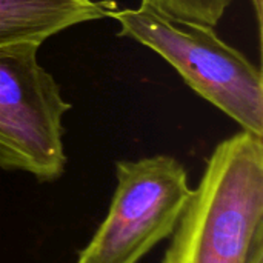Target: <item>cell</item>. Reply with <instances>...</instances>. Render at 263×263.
Returning <instances> with one entry per match:
<instances>
[{"label": "cell", "instance_id": "2", "mask_svg": "<svg viewBox=\"0 0 263 263\" xmlns=\"http://www.w3.org/2000/svg\"><path fill=\"white\" fill-rule=\"evenodd\" d=\"M120 37L160 54L200 97L236 120L243 131L263 137L262 71L214 28L173 20L148 5L114 11Z\"/></svg>", "mask_w": 263, "mask_h": 263}, {"label": "cell", "instance_id": "1", "mask_svg": "<svg viewBox=\"0 0 263 263\" xmlns=\"http://www.w3.org/2000/svg\"><path fill=\"white\" fill-rule=\"evenodd\" d=\"M162 263H263V137L216 146Z\"/></svg>", "mask_w": 263, "mask_h": 263}, {"label": "cell", "instance_id": "4", "mask_svg": "<svg viewBox=\"0 0 263 263\" xmlns=\"http://www.w3.org/2000/svg\"><path fill=\"white\" fill-rule=\"evenodd\" d=\"M109 211L77 263H140L170 237L191 196L183 165L165 154L116 165Z\"/></svg>", "mask_w": 263, "mask_h": 263}, {"label": "cell", "instance_id": "7", "mask_svg": "<svg viewBox=\"0 0 263 263\" xmlns=\"http://www.w3.org/2000/svg\"><path fill=\"white\" fill-rule=\"evenodd\" d=\"M251 5H253V9H254V14H256V20H257V31H259V39L262 37V2L263 0H250Z\"/></svg>", "mask_w": 263, "mask_h": 263}, {"label": "cell", "instance_id": "3", "mask_svg": "<svg viewBox=\"0 0 263 263\" xmlns=\"http://www.w3.org/2000/svg\"><path fill=\"white\" fill-rule=\"evenodd\" d=\"M39 48H0V168L52 182L66 166L62 119L71 105L39 63Z\"/></svg>", "mask_w": 263, "mask_h": 263}, {"label": "cell", "instance_id": "6", "mask_svg": "<svg viewBox=\"0 0 263 263\" xmlns=\"http://www.w3.org/2000/svg\"><path fill=\"white\" fill-rule=\"evenodd\" d=\"M142 3L173 20L214 28L231 0H142Z\"/></svg>", "mask_w": 263, "mask_h": 263}, {"label": "cell", "instance_id": "5", "mask_svg": "<svg viewBox=\"0 0 263 263\" xmlns=\"http://www.w3.org/2000/svg\"><path fill=\"white\" fill-rule=\"evenodd\" d=\"M116 3L103 0H0V48L42 45L74 25L111 15Z\"/></svg>", "mask_w": 263, "mask_h": 263}]
</instances>
